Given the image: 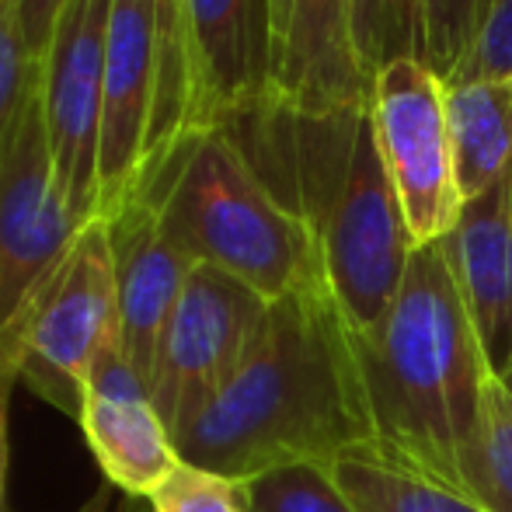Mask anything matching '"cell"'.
Wrapping results in <instances>:
<instances>
[{"label":"cell","mask_w":512,"mask_h":512,"mask_svg":"<svg viewBox=\"0 0 512 512\" xmlns=\"http://www.w3.org/2000/svg\"><path fill=\"white\" fill-rule=\"evenodd\" d=\"M178 457L230 481L293 460L377 450L359 331L324 276L272 300L230 384L175 436Z\"/></svg>","instance_id":"1"},{"label":"cell","mask_w":512,"mask_h":512,"mask_svg":"<svg viewBox=\"0 0 512 512\" xmlns=\"http://www.w3.org/2000/svg\"><path fill=\"white\" fill-rule=\"evenodd\" d=\"M377 453L457 488L460 450L492 377L446 244L415 248L394 304L359 335Z\"/></svg>","instance_id":"2"},{"label":"cell","mask_w":512,"mask_h":512,"mask_svg":"<svg viewBox=\"0 0 512 512\" xmlns=\"http://www.w3.org/2000/svg\"><path fill=\"white\" fill-rule=\"evenodd\" d=\"M283 203L314 230L324 283L345 321L359 335L370 331L394 304L418 248L370 105L342 115L286 112Z\"/></svg>","instance_id":"3"},{"label":"cell","mask_w":512,"mask_h":512,"mask_svg":"<svg viewBox=\"0 0 512 512\" xmlns=\"http://www.w3.org/2000/svg\"><path fill=\"white\" fill-rule=\"evenodd\" d=\"M136 199L178 251L230 272L269 304L324 276L314 230L279 203L223 129L178 143Z\"/></svg>","instance_id":"4"},{"label":"cell","mask_w":512,"mask_h":512,"mask_svg":"<svg viewBox=\"0 0 512 512\" xmlns=\"http://www.w3.org/2000/svg\"><path fill=\"white\" fill-rule=\"evenodd\" d=\"M112 338H119L112 237L105 220H91L21 314V384L81 418L88 373Z\"/></svg>","instance_id":"5"},{"label":"cell","mask_w":512,"mask_h":512,"mask_svg":"<svg viewBox=\"0 0 512 512\" xmlns=\"http://www.w3.org/2000/svg\"><path fill=\"white\" fill-rule=\"evenodd\" d=\"M39 74L0 147V335L14 328L88 227L56 182Z\"/></svg>","instance_id":"6"},{"label":"cell","mask_w":512,"mask_h":512,"mask_svg":"<svg viewBox=\"0 0 512 512\" xmlns=\"http://www.w3.org/2000/svg\"><path fill=\"white\" fill-rule=\"evenodd\" d=\"M269 300L213 265H196L157 349L150 398L171 436L203 411L244 363Z\"/></svg>","instance_id":"7"},{"label":"cell","mask_w":512,"mask_h":512,"mask_svg":"<svg viewBox=\"0 0 512 512\" xmlns=\"http://www.w3.org/2000/svg\"><path fill=\"white\" fill-rule=\"evenodd\" d=\"M370 112L380 157L415 244L422 248L450 237L464 199L453 171L443 81L422 60L391 63L373 77Z\"/></svg>","instance_id":"8"},{"label":"cell","mask_w":512,"mask_h":512,"mask_svg":"<svg viewBox=\"0 0 512 512\" xmlns=\"http://www.w3.org/2000/svg\"><path fill=\"white\" fill-rule=\"evenodd\" d=\"M108 21H112V0H70L56 21L39 74L56 182L84 223L98 220Z\"/></svg>","instance_id":"9"},{"label":"cell","mask_w":512,"mask_h":512,"mask_svg":"<svg viewBox=\"0 0 512 512\" xmlns=\"http://www.w3.org/2000/svg\"><path fill=\"white\" fill-rule=\"evenodd\" d=\"M192 126L216 129L276 98V35L269 0H189Z\"/></svg>","instance_id":"10"},{"label":"cell","mask_w":512,"mask_h":512,"mask_svg":"<svg viewBox=\"0 0 512 512\" xmlns=\"http://www.w3.org/2000/svg\"><path fill=\"white\" fill-rule=\"evenodd\" d=\"M154 88V0H112L98 143V220L115 216L140 192Z\"/></svg>","instance_id":"11"},{"label":"cell","mask_w":512,"mask_h":512,"mask_svg":"<svg viewBox=\"0 0 512 512\" xmlns=\"http://www.w3.org/2000/svg\"><path fill=\"white\" fill-rule=\"evenodd\" d=\"M77 422L102 478L129 499L147 502L150 492L182 464L147 380L122 352V338H112L91 366Z\"/></svg>","instance_id":"12"},{"label":"cell","mask_w":512,"mask_h":512,"mask_svg":"<svg viewBox=\"0 0 512 512\" xmlns=\"http://www.w3.org/2000/svg\"><path fill=\"white\" fill-rule=\"evenodd\" d=\"M105 223L115 255L122 352L150 387L164 328L175 314L196 262L168 241V234L157 223V213L143 199L126 203Z\"/></svg>","instance_id":"13"},{"label":"cell","mask_w":512,"mask_h":512,"mask_svg":"<svg viewBox=\"0 0 512 512\" xmlns=\"http://www.w3.org/2000/svg\"><path fill=\"white\" fill-rule=\"evenodd\" d=\"M443 244L488 370L506 380L512 366V168L464 203Z\"/></svg>","instance_id":"14"},{"label":"cell","mask_w":512,"mask_h":512,"mask_svg":"<svg viewBox=\"0 0 512 512\" xmlns=\"http://www.w3.org/2000/svg\"><path fill=\"white\" fill-rule=\"evenodd\" d=\"M272 102L293 115H342L373 102L352 49V0H293Z\"/></svg>","instance_id":"15"},{"label":"cell","mask_w":512,"mask_h":512,"mask_svg":"<svg viewBox=\"0 0 512 512\" xmlns=\"http://www.w3.org/2000/svg\"><path fill=\"white\" fill-rule=\"evenodd\" d=\"M443 102L457 189L471 203L512 168V84L446 81Z\"/></svg>","instance_id":"16"},{"label":"cell","mask_w":512,"mask_h":512,"mask_svg":"<svg viewBox=\"0 0 512 512\" xmlns=\"http://www.w3.org/2000/svg\"><path fill=\"white\" fill-rule=\"evenodd\" d=\"M331 474L356 512H488L460 488L380 457L377 450H356L331 460Z\"/></svg>","instance_id":"17"},{"label":"cell","mask_w":512,"mask_h":512,"mask_svg":"<svg viewBox=\"0 0 512 512\" xmlns=\"http://www.w3.org/2000/svg\"><path fill=\"white\" fill-rule=\"evenodd\" d=\"M457 488L488 512H512V391L502 377H488L478 422L460 450Z\"/></svg>","instance_id":"18"},{"label":"cell","mask_w":512,"mask_h":512,"mask_svg":"<svg viewBox=\"0 0 512 512\" xmlns=\"http://www.w3.org/2000/svg\"><path fill=\"white\" fill-rule=\"evenodd\" d=\"M352 49L363 77L422 60V0H352Z\"/></svg>","instance_id":"19"},{"label":"cell","mask_w":512,"mask_h":512,"mask_svg":"<svg viewBox=\"0 0 512 512\" xmlns=\"http://www.w3.org/2000/svg\"><path fill=\"white\" fill-rule=\"evenodd\" d=\"M244 512H356L321 460H293L241 481Z\"/></svg>","instance_id":"20"},{"label":"cell","mask_w":512,"mask_h":512,"mask_svg":"<svg viewBox=\"0 0 512 512\" xmlns=\"http://www.w3.org/2000/svg\"><path fill=\"white\" fill-rule=\"evenodd\" d=\"M485 14L488 0H422V63L443 84L474 53Z\"/></svg>","instance_id":"21"},{"label":"cell","mask_w":512,"mask_h":512,"mask_svg":"<svg viewBox=\"0 0 512 512\" xmlns=\"http://www.w3.org/2000/svg\"><path fill=\"white\" fill-rule=\"evenodd\" d=\"M150 512H244L241 481L203 471L196 464H178L147 499Z\"/></svg>","instance_id":"22"},{"label":"cell","mask_w":512,"mask_h":512,"mask_svg":"<svg viewBox=\"0 0 512 512\" xmlns=\"http://www.w3.org/2000/svg\"><path fill=\"white\" fill-rule=\"evenodd\" d=\"M39 74L21 25V0H0V147L11 136V126L25 105Z\"/></svg>","instance_id":"23"},{"label":"cell","mask_w":512,"mask_h":512,"mask_svg":"<svg viewBox=\"0 0 512 512\" xmlns=\"http://www.w3.org/2000/svg\"><path fill=\"white\" fill-rule=\"evenodd\" d=\"M450 81H502L512 84V0H488L485 28Z\"/></svg>","instance_id":"24"},{"label":"cell","mask_w":512,"mask_h":512,"mask_svg":"<svg viewBox=\"0 0 512 512\" xmlns=\"http://www.w3.org/2000/svg\"><path fill=\"white\" fill-rule=\"evenodd\" d=\"M21 384V317L14 328L0 335V512H7V464H11V436H7V411L11 394Z\"/></svg>","instance_id":"25"},{"label":"cell","mask_w":512,"mask_h":512,"mask_svg":"<svg viewBox=\"0 0 512 512\" xmlns=\"http://www.w3.org/2000/svg\"><path fill=\"white\" fill-rule=\"evenodd\" d=\"M67 4L70 0H21V25H25V39H28V49H32L35 63L46 60L56 21H60Z\"/></svg>","instance_id":"26"},{"label":"cell","mask_w":512,"mask_h":512,"mask_svg":"<svg viewBox=\"0 0 512 512\" xmlns=\"http://www.w3.org/2000/svg\"><path fill=\"white\" fill-rule=\"evenodd\" d=\"M272 4V35H276V60L279 49H283V35H286V21H290V4L293 0H269Z\"/></svg>","instance_id":"27"},{"label":"cell","mask_w":512,"mask_h":512,"mask_svg":"<svg viewBox=\"0 0 512 512\" xmlns=\"http://www.w3.org/2000/svg\"><path fill=\"white\" fill-rule=\"evenodd\" d=\"M108 495H112V485H108V481H102V485L95 488V495H91V499L84 502V506L77 509V512H105L108 509Z\"/></svg>","instance_id":"28"},{"label":"cell","mask_w":512,"mask_h":512,"mask_svg":"<svg viewBox=\"0 0 512 512\" xmlns=\"http://www.w3.org/2000/svg\"><path fill=\"white\" fill-rule=\"evenodd\" d=\"M506 387H509V391H512V366H509V377H506Z\"/></svg>","instance_id":"29"}]
</instances>
